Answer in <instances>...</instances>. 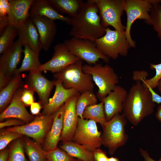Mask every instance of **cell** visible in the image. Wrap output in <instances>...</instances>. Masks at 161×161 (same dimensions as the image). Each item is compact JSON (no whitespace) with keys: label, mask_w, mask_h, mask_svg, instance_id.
Instances as JSON below:
<instances>
[{"label":"cell","mask_w":161,"mask_h":161,"mask_svg":"<svg viewBox=\"0 0 161 161\" xmlns=\"http://www.w3.org/2000/svg\"><path fill=\"white\" fill-rule=\"evenodd\" d=\"M71 18L69 35L72 37L95 42L106 33L98 7L91 0L84 2L78 14Z\"/></svg>","instance_id":"6da1fadb"},{"label":"cell","mask_w":161,"mask_h":161,"mask_svg":"<svg viewBox=\"0 0 161 161\" xmlns=\"http://www.w3.org/2000/svg\"><path fill=\"white\" fill-rule=\"evenodd\" d=\"M148 88L140 81L131 87L123 104V114L134 126L152 114L155 106Z\"/></svg>","instance_id":"7a4b0ae2"},{"label":"cell","mask_w":161,"mask_h":161,"mask_svg":"<svg viewBox=\"0 0 161 161\" xmlns=\"http://www.w3.org/2000/svg\"><path fill=\"white\" fill-rule=\"evenodd\" d=\"M127 119L123 113L117 114L102 126V145L113 155L117 149L124 145L129 137L125 130Z\"/></svg>","instance_id":"3957f363"},{"label":"cell","mask_w":161,"mask_h":161,"mask_svg":"<svg viewBox=\"0 0 161 161\" xmlns=\"http://www.w3.org/2000/svg\"><path fill=\"white\" fill-rule=\"evenodd\" d=\"M82 67V61L79 60L54 74V77L55 79L61 80L66 89H75L80 94L86 91L93 92L95 84L92 77L83 71Z\"/></svg>","instance_id":"277c9868"},{"label":"cell","mask_w":161,"mask_h":161,"mask_svg":"<svg viewBox=\"0 0 161 161\" xmlns=\"http://www.w3.org/2000/svg\"><path fill=\"white\" fill-rule=\"evenodd\" d=\"M82 69L85 73L91 75L93 80L98 88L96 96L101 101L119 83V77L114 69L108 64L97 63L93 65L86 64Z\"/></svg>","instance_id":"5b68a950"},{"label":"cell","mask_w":161,"mask_h":161,"mask_svg":"<svg viewBox=\"0 0 161 161\" xmlns=\"http://www.w3.org/2000/svg\"><path fill=\"white\" fill-rule=\"evenodd\" d=\"M95 43L103 54L114 60L119 55L126 56L131 47L125 30H112L109 27L106 28L104 35L96 40Z\"/></svg>","instance_id":"8992f818"},{"label":"cell","mask_w":161,"mask_h":161,"mask_svg":"<svg viewBox=\"0 0 161 161\" xmlns=\"http://www.w3.org/2000/svg\"><path fill=\"white\" fill-rule=\"evenodd\" d=\"M64 43L69 51L79 59L92 65L100 59L108 63L109 58L97 47L95 42L88 40L72 37L66 39Z\"/></svg>","instance_id":"52a82bcc"},{"label":"cell","mask_w":161,"mask_h":161,"mask_svg":"<svg viewBox=\"0 0 161 161\" xmlns=\"http://www.w3.org/2000/svg\"><path fill=\"white\" fill-rule=\"evenodd\" d=\"M97 5L101 23L105 28L112 27L115 30H125L121 17L125 10L126 0H91Z\"/></svg>","instance_id":"ba28073f"},{"label":"cell","mask_w":161,"mask_h":161,"mask_svg":"<svg viewBox=\"0 0 161 161\" xmlns=\"http://www.w3.org/2000/svg\"><path fill=\"white\" fill-rule=\"evenodd\" d=\"M54 114L46 115L41 113L31 122L24 125L7 128L6 131L16 132L33 138L38 144H42L52 124Z\"/></svg>","instance_id":"9c48e42d"},{"label":"cell","mask_w":161,"mask_h":161,"mask_svg":"<svg viewBox=\"0 0 161 161\" xmlns=\"http://www.w3.org/2000/svg\"><path fill=\"white\" fill-rule=\"evenodd\" d=\"M97 123L91 120L78 117L77 127L72 141L93 152L102 145L101 133Z\"/></svg>","instance_id":"30bf717a"},{"label":"cell","mask_w":161,"mask_h":161,"mask_svg":"<svg viewBox=\"0 0 161 161\" xmlns=\"http://www.w3.org/2000/svg\"><path fill=\"white\" fill-rule=\"evenodd\" d=\"M152 7L148 0H126L124 11L126 14L127 21L125 31L131 47H136V42L132 39L131 34L132 24L137 20L141 19L149 25Z\"/></svg>","instance_id":"8fae6325"},{"label":"cell","mask_w":161,"mask_h":161,"mask_svg":"<svg viewBox=\"0 0 161 161\" xmlns=\"http://www.w3.org/2000/svg\"><path fill=\"white\" fill-rule=\"evenodd\" d=\"M54 49V54L51 59L42 64L37 71L41 72L49 71L55 74L58 73L80 60L69 51L64 43L56 44Z\"/></svg>","instance_id":"7c38bea8"},{"label":"cell","mask_w":161,"mask_h":161,"mask_svg":"<svg viewBox=\"0 0 161 161\" xmlns=\"http://www.w3.org/2000/svg\"><path fill=\"white\" fill-rule=\"evenodd\" d=\"M80 93H78L69 98L64 103L63 128L60 138L62 142L72 141L78 123L76 105Z\"/></svg>","instance_id":"4fadbf2b"},{"label":"cell","mask_w":161,"mask_h":161,"mask_svg":"<svg viewBox=\"0 0 161 161\" xmlns=\"http://www.w3.org/2000/svg\"><path fill=\"white\" fill-rule=\"evenodd\" d=\"M41 72L35 71L30 72L26 82L27 87L35 92L43 106L49 100L51 92L55 86V79L50 80L44 77Z\"/></svg>","instance_id":"5bb4252c"},{"label":"cell","mask_w":161,"mask_h":161,"mask_svg":"<svg viewBox=\"0 0 161 161\" xmlns=\"http://www.w3.org/2000/svg\"><path fill=\"white\" fill-rule=\"evenodd\" d=\"M24 88H19L14 94L12 100L7 107L0 114L1 122L5 119L15 118L19 119L26 124L32 121L35 116L27 111L25 105L21 100V96Z\"/></svg>","instance_id":"9a60e30c"},{"label":"cell","mask_w":161,"mask_h":161,"mask_svg":"<svg viewBox=\"0 0 161 161\" xmlns=\"http://www.w3.org/2000/svg\"><path fill=\"white\" fill-rule=\"evenodd\" d=\"M23 46L17 39L1 57L0 72L11 79L16 74L17 67L23 52Z\"/></svg>","instance_id":"2e32d148"},{"label":"cell","mask_w":161,"mask_h":161,"mask_svg":"<svg viewBox=\"0 0 161 161\" xmlns=\"http://www.w3.org/2000/svg\"><path fill=\"white\" fill-rule=\"evenodd\" d=\"M34 0H9L7 18L9 24L17 29L22 26L30 17L31 6Z\"/></svg>","instance_id":"e0dca14e"},{"label":"cell","mask_w":161,"mask_h":161,"mask_svg":"<svg viewBox=\"0 0 161 161\" xmlns=\"http://www.w3.org/2000/svg\"><path fill=\"white\" fill-rule=\"evenodd\" d=\"M128 92L125 88L117 85L114 90L101 101L103 102L107 121L116 115L120 114L123 112V104Z\"/></svg>","instance_id":"ac0fdd59"},{"label":"cell","mask_w":161,"mask_h":161,"mask_svg":"<svg viewBox=\"0 0 161 161\" xmlns=\"http://www.w3.org/2000/svg\"><path fill=\"white\" fill-rule=\"evenodd\" d=\"M37 29L42 49L47 51L49 49L57 32L54 21L46 17H30Z\"/></svg>","instance_id":"d6986e66"},{"label":"cell","mask_w":161,"mask_h":161,"mask_svg":"<svg viewBox=\"0 0 161 161\" xmlns=\"http://www.w3.org/2000/svg\"><path fill=\"white\" fill-rule=\"evenodd\" d=\"M55 90L52 97L43 106L41 113L46 115L54 114L71 97L79 93L74 89H66L63 86L61 81L55 79Z\"/></svg>","instance_id":"ffe728a7"},{"label":"cell","mask_w":161,"mask_h":161,"mask_svg":"<svg viewBox=\"0 0 161 161\" xmlns=\"http://www.w3.org/2000/svg\"><path fill=\"white\" fill-rule=\"evenodd\" d=\"M64 104L54 113L52 126L46 135L42 144L43 149L45 151L54 149L58 147L63 128Z\"/></svg>","instance_id":"44dd1931"},{"label":"cell","mask_w":161,"mask_h":161,"mask_svg":"<svg viewBox=\"0 0 161 161\" xmlns=\"http://www.w3.org/2000/svg\"><path fill=\"white\" fill-rule=\"evenodd\" d=\"M18 39L24 46L28 45L32 50L40 53L42 49L37 29L30 17L18 29Z\"/></svg>","instance_id":"7402d4cb"},{"label":"cell","mask_w":161,"mask_h":161,"mask_svg":"<svg viewBox=\"0 0 161 161\" xmlns=\"http://www.w3.org/2000/svg\"><path fill=\"white\" fill-rule=\"evenodd\" d=\"M30 17L34 16H43L55 21L58 20L70 25L72 18L63 16L57 11L49 0H34L30 12Z\"/></svg>","instance_id":"603a6c76"},{"label":"cell","mask_w":161,"mask_h":161,"mask_svg":"<svg viewBox=\"0 0 161 161\" xmlns=\"http://www.w3.org/2000/svg\"><path fill=\"white\" fill-rule=\"evenodd\" d=\"M22 85L20 74H16L8 85L0 90V112H2L10 103L17 90Z\"/></svg>","instance_id":"cb8c5ba5"},{"label":"cell","mask_w":161,"mask_h":161,"mask_svg":"<svg viewBox=\"0 0 161 161\" xmlns=\"http://www.w3.org/2000/svg\"><path fill=\"white\" fill-rule=\"evenodd\" d=\"M59 148L70 156L82 161H95L92 152L72 141L62 142Z\"/></svg>","instance_id":"d4e9b609"},{"label":"cell","mask_w":161,"mask_h":161,"mask_svg":"<svg viewBox=\"0 0 161 161\" xmlns=\"http://www.w3.org/2000/svg\"><path fill=\"white\" fill-rule=\"evenodd\" d=\"M49 2L59 13L76 16L80 11L84 2L82 0H49Z\"/></svg>","instance_id":"484cf974"},{"label":"cell","mask_w":161,"mask_h":161,"mask_svg":"<svg viewBox=\"0 0 161 161\" xmlns=\"http://www.w3.org/2000/svg\"><path fill=\"white\" fill-rule=\"evenodd\" d=\"M23 46L24 58L21 66L17 70L16 74L25 71H37L42 65L39 60V53L33 51L27 45Z\"/></svg>","instance_id":"4316f807"},{"label":"cell","mask_w":161,"mask_h":161,"mask_svg":"<svg viewBox=\"0 0 161 161\" xmlns=\"http://www.w3.org/2000/svg\"><path fill=\"white\" fill-rule=\"evenodd\" d=\"M150 67L152 70H155L156 73L152 78L147 79L148 76V72L145 70H137L135 71L133 75V79L134 80L141 81L146 86L153 89L157 86L158 82L161 79V63L155 64H150Z\"/></svg>","instance_id":"83f0119b"},{"label":"cell","mask_w":161,"mask_h":161,"mask_svg":"<svg viewBox=\"0 0 161 161\" xmlns=\"http://www.w3.org/2000/svg\"><path fill=\"white\" fill-rule=\"evenodd\" d=\"M83 119L93 120L101 126L107 121L103 101L99 103L87 106L82 114Z\"/></svg>","instance_id":"f1b7e54d"},{"label":"cell","mask_w":161,"mask_h":161,"mask_svg":"<svg viewBox=\"0 0 161 161\" xmlns=\"http://www.w3.org/2000/svg\"><path fill=\"white\" fill-rule=\"evenodd\" d=\"M24 150L30 161H43L46 159V151L40 145L27 138H23Z\"/></svg>","instance_id":"f546056e"},{"label":"cell","mask_w":161,"mask_h":161,"mask_svg":"<svg viewBox=\"0 0 161 161\" xmlns=\"http://www.w3.org/2000/svg\"><path fill=\"white\" fill-rule=\"evenodd\" d=\"M97 96L91 91H86L80 94L77 100L76 111L78 116L81 118L85 109L87 106L97 103Z\"/></svg>","instance_id":"4dcf8cb0"},{"label":"cell","mask_w":161,"mask_h":161,"mask_svg":"<svg viewBox=\"0 0 161 161\" xmlns=\"http://www.w3.org/2000/svg\"><path fill=\"white\" fill-rule=\"evenodd\" d=\"M18 29L8 25L0 37V54H2L13 44L14 40L18 35Z\"/></svg>","instance_id":"1f68e13d"},{"label":"cell","mask_w":161,"mask_h":161,"mask_svg":"<svg viewBox=\"0 0 161 161\" xmlns=\"http://www.w3.org/2000/svg\"><path fill=\"white\" fill-rule=\"evenodd\" d=\"M7 161H27L25 156L23 140L17 139L11 144Z\"/></svg>","instance_id":"d6a6232c"},{"label":"cell","mask_w":161,"mask_h":161,"mask_svg":"<svg viewBox=\"0 0 161 161\" xmlns=\"http://www.w3.org/2000/svg\"><path fill=\"white\" fill-rule=\"evenodd\" d=\"M152 5L150 13V19L149 25L153 26L161 41V5L160 4H157Z\"/></svg>","instance_id":"836d02e7"},{"label":"cell","mask_w":161,"mask_h":161,"mask_svg":"<svg viewBox=\"0 0 161 161\" xmlns=\"http://www.w3.org/2000/svg\"><path fill=\"white\" fill-rule=\"evenodd\" d=\"M46 159L48 161H75V159L69 156L60 148L45 152Z\"/></svg>","instance_id":"e575fe53"},{"label":"cell","mask_w":161,"mask_h":161,"mask_svg":"<svg viewBox=\"0 0 161 161\" xmlns=\"http://www.w3.org/2000/svg\"><path fill=\"white\" fill-rule=\"evenodd\" d=\"M23 135L18 133L5 130L0 135V150L5 149L12 141L21 138Z\"/></svg>","instance_id":"d590c367"},{"label":"cell","mask_w":161,"mask_h":161,"mask_svg":"<svg viewBox=\"0 0 161 161\" xmlns=\"http://www.w3.org/2000/svg\"><path fill=\"white\" fill-rule=\"evenodd\" d=\"M35 92L27 87L24 88L21 96V100L25 106H29L34 102Z\"/></svg>","instance_id":"8d00e7d4"},{"label":"cell","mask_w":161,"mask_h":161,"mask_svg":"<svg viewBox=\"0 0 161 161\" xmlns=\"http://www.w3.org/2000/svg\"><path fill=\"white\" fill-rule=\"evenodd\" d=\"M26 123L22 120L15 118H11L0 123V128L2 129L6 127L11 126H18L24 125Z\"/></svg>","instance_id":"74e56055"},{"label":"cell","mask_w":161,"mask_h":161,"mask_svg":"<svg viewBox=\"0 0 161 161\" xmlns=\"http://www.w3.org/2000/svg\"><path fill=\"white\" fill-rule=\"evenodd\" d=\"M95 161H107L108 157L104 151L99 148L93 152Z\"/></svg>","instance_id":"f35d334b"},{"label":"cell","mask_w":161,"mask_h":161,"mask_svg":"<svg viewBox=\"0 0 161 161\" xmlns=\"http://www.w3.org/2000/svg\"><path fill=\"white\" fill-rule=\"evenodd\" d=\"M41 103L40 102H34L30 105V110L32 115H37L39 114L42 108Z\"/></svg>","instance_id":"ab89813d"},{"label":"cell","mask_w":161,"mask_h":161,"mask_svg":"<svg viewBox=\"0 0 161 161\" xmlns=\"http://www.w3.org/2000/svg\"><path fill=\"white\" fill-rule=\"evenodd\" d=\"M11 79L3 73L0 72V90L7 86Z\"/></svg>","instance_id":"60d3db41"},{"label":"cell","mask_w":161,"mask_h":161,"mask_svg":"<svg viewBox=\"0 0 161 161\" xmlns=\"http://www.w3.org/2000/svg\"><path fill=\"white\" fill-rule=\"evenodd\" d=\"M141 155L143 158L144 161H156L152 159L150 156L148 152L141 148L139 149Z\"/></svg>","instance_id":"b9f144b4"},{"label":"cell","mask_w":161,"mask_h":161,"mask_svg":"<svg viewBox=\"0 0 161 161\" xmlns=\"http://www.w3.org/2000/svg\"><path fill=\"white\" fill-rule=\"evenodd\" d=\"M0 151V161H7L9 156V149H4Z\"/></svg>","instance_id":"7bdbcfd3"},{"label":"cell","mask_w":161,"mask_h":161,"mask_svg":"<svg viewBox=\"0 0 161 161\" xmlns=\"http://www.w3.org/2000/svg\"><path fill=\"white\" fill-rule=\"evenodd\" d=\"M156 117L159 121L161 123V105L158 107L156 114Z\"/></svg>","instance_id":"ee69618b"},{"label":"cell","mask_w":161,"mask_h":161,"mask_svg":"<svg viewBox=\"0 0 161 161\" xmlns=\"http://www.w3.org/2000/svg\"><path fill=\"white\" fill-rule=\"evenodd\" d=\"M148 1L152 5L161 3V0H148Z\"/></svg>","instance_id":"f6af8a7d"},{"label":"cell","mask_w":161,"mask_h":161,"mask_svg":"<svg viewBox=\"0 0 161 161\" xmlns=\"http://www.w3.org/2000/svg\"><path fill=\"white\" fill-rule=\"evenodd\" d=\"M107 161H120L119 160L117 157H111L109 158Z\"/></svg>","instance_id":"bcb514c9"},{"label":"cell","mask_w":161,"mask_h":161,"mask_svg":"<svg viewBox=\"0 0 161 161\" xmlns=\"http://www.w3.org/2000/svg\"><path fill=\"white\" fill-rule=\"evenodd\" d=\"M159 91L161 93V79L159 81L157 86Z\"/></svg>","instance_id":"7dc6e473"},{"label":"cell","mask_w":161,"mask_h":161,"mask_svg":"<svg viewBox=\"0 0 161 161\" xmlns=\"http://www.w3.org/2000/svg\"><path fill=\"white\" fill-rule=\"evenodd\" d=\"M75 161H82L80 160H78V159H77V160H75Z\"/></svg>","instance_id":"c3c4849f"},{"label":"cell","mask_w":161,"mask_h":161,"mask_svg":"<svg viewBox=\"0 0 161 161\" xmlns=\"http://www.w3.org/2000/svg\"><path fill=\"white\" fill-rule=\"evenodd\" d=\"M158 161H161V157L160 158V159Z\"/></svg>","instance_id":"681fc988"},{"label":"cell","mask_w":161,"mask_h":161,"mask_svg":"<svg viewBox=\"0 0 161 161\" xmlns=\"http://www.w3.org/2000/svg\"><path fill=\"white\" fill-rule=\"evenodd\" d=\"M43 161H48L47 160H46V159L44 160Z\"/></svg>","instance_id":"f907efd6"}]
</instances>
